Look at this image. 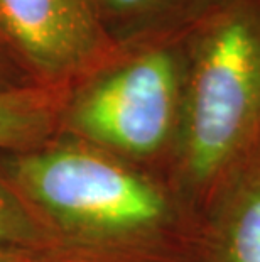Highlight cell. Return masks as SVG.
Returning a JSON list of instances; mask_svg holds the SVG:
<instances>
[{
	"label": "cell",
	"mask_w": 260,
	"mask_h": 262,
	"mask_svg": "<svg viewBox=\"0 0 260 262\" xmlns=\"http://www.w3.org/2000/svg\"><path fill=\"white\" fill-rule=\"evenodd\" d=\"M260 127V0H218L204 12L182 92L187 169L208 180Z\"/></svg>",
	"instance_id": "1"
},
{
	"label": "cell",
	"mask_w": 260,
	"mask_h": 262,
	"mask_svg": "<svg viewBox=\"0 0 260 262\" xmlns=\"http://www.w3.org/2000/svg\"><path fill=\"white\" fill-rule=\"evenodd\" d=\"M10 171L24 202L81 242L147 232L166 216L151 183L81 139L26 150Z\"/></svg>",
	"instance_id": "2"
},
{
	"label": "cell",
	"mask_w": 260,
	"mask_h": 262,
	"mask_svg": "<svg viewBox=\"0 0 260 262\" xmlns=\"http://www.w3.org/2000/svg\"><path fill=\"white\" fill-rule=\"evenodd\" d=\"M181 102L179 61L156 48L91 78L71 98L64 119L76 139L91 146L147 156L168 141Z\"/></svg>",
	"instance_id": "3"
},
{
	"label": "cell",
	"mask_w": 260,
	"mask_h": 262,
	"mask_svg": "<svg viewBox=\"0 0 260 262\" xmlns=\"http://www.w3.org/2000/svg\"><path fill=\"white\" fill-rule=\"evenodd\" d=\"M0 36L49 81L97 68L113 51L97 0H0Z\"/></svg>",
	"instance_id": "4"
},
{
	"label": "cell",
	"mask_w": 260,
	"mask_h": 262,
	"mask_svg": "<svg viewBox=\"0 0 260 262\" xmlns=\"http://www.w3.org/2000/svg\"><path fill=\"white\" fill-rule=\"evenodd\" d=\"M58 103L44 88H0V149H32L53 132Z\"/></svg>",
	"instance_id": "5"
},
{
	"label": "cell",
	"mask_w": 260,
	"mask_h": 262,
	"mask_svg": "<svg viewBox=\"0 0 260 262\" xmlns=\"http://www.w3.org/2000/svg\"><path fill=\"white\" fill-rule=\"evenodd\" d=\"M223 262H260V183L237 200L225 227Z\"/></svg>",
	"instance_id": "6"
},
{
	"label": "cell",
	"mask_w": 260,
	"mask_h": 262,
	"mask_svg": "<svg viewBox=\"0 0 260 262\" xmlns=\"http://www.w3.org/2000/svg\"><path fill=\"white\" fill-rule=\"evenodd\" d=\"M46 241V230L27 208L24 198L15 189L0 183V247L31 252Z\"/></svg>",
	"instance_id": "7"
},
{
	"label": "cell",
	"mask_w": 260,
	"mask_h": 262,
	"mask_svg": "<svg viewBox=\"0 0 260 262\" xmlns=\"http://www.w3.org/2000/svg\"><path fill=\"white\" fill-rule=\"evenodd\" d=\"M218 0H97L102 20L107 24L140 26L156 22L184 5L203 4L213 7Z\"/></svg>",
	"instance_id": "8"
},
{
	"label": "cell",
	"mask_w": 260,
	"mask_h": 262,
	"mask_svg": "<svg viewBox=\"0 0 260 262\" xmlns=\"http://www.w3.org/2000/svg\"><path fill=\"white\" fill-rule=\"evenodd\" d=\"M0 262H36V257L29 250H15L0 247Z\"/></svg>",
	"instance_id": "9"
},
{
	"label": "cell",
	"mask_w": 260,
	"mask_h": 262,
	"mask_svg": "<svg viewBox=\"0 0 260 262\" xmlns=\"http://www.w3.org/2000/svg\"><path fill=\"white\" fill-rule=\"evenodd\" d=\"M4 42V39H2V36H0V44H2Z\"/></svg>",
	"instance_id": "10"
}]
</instances>
